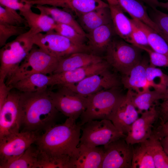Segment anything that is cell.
Listing matches in <instances>:
<instances>
[{"mask_svg": "<svg viewBox=\"0 0 168 168\" xmlns=\"http://www.w3.org/2000/svg\"><path fill=\"white\" fill-rule=\"evenodd\" d=\"M115 35L112 23L102 26L86 33V44L90 52L99 56L105 52Z\"/></svg>", "mask_w": 168, "mask_h": 168, "instance_id": "d6986e66", "label": "cell"}, {"mask_svg": "<svg viewBox=\"0 0 168 168\" xmlns=\"http://www.w3.org/2000/svg\"><path fill=\"white\" fill-rule=\"evenodd\" d=\"M54 86L57 87L56 90L49 88L48 91L56 108L68 118L76 121L86 108L87 97L65 86Z\"/></svg>", "mask_w": 168, "mask_h": 168, "instance_id": "30bf717a", "label": "cell"}, {"mask_svg": "<svg viewBox=\"0 0 168 168\" xmlns=\"http://www.w3.org/2000/svg\"><path fill=\"white\" fill-rule=\"evenodd\" d=\"M133 147L131 168H156L147 140Z\"/></svg>", "mask_w": 168, "mask_h": 168, "instance_id": "f546056e", "label": "cell"}, {"mask_svg": "<svg viewBox=\"0 0 168 168\" xmlns=\"http://www.w3.org/2000/svg\"><path fill=\"white\" fill-rule=\"evenodd\" d=\"M162 101L157 106L158 113L159 125L162 124L168 120V83Z\"/></svg>", "mask_w": 168, "mask_h": 168, "instance_id": "b9f144b4", "label": "cell"}, {"mask_svg": "<svg viewBox=\"0 0 168 168\" xmlns=\"http://www.w3.org/2000/svg\"><path fill=\"white\" fill-rule=\"evenodd\" d=\"M168 43V35L162 32L161 30L159 33Z\"/></svg>", "mask_w": 168, "mask_h": 168, "instance_id": "c3c4849f", "label": "cell"}, {"mask_svg": "<svg viewBox=\"0 0 168 168\" xmlns=\"http://www.w3.org/2000/svg\"><path fill=\"white\" fill-rule=\"evenodd\" d=\"M34 35L29 30L1 47L0 50V82H5L26 58L34 45Z\"/></svg>", "mask_w": 168, "mask_h": 168, "instance_id": "3957f363", "label": "cell"}, {"mask_svg": "<svg viewBox=\"0 0 168 168\" xmlns=\"http://www.w3.org/2000/svg\"><path fill=\"white\" fill-rule=\"evenodd\" d=\"M133 92L128 90L119 102L110 119L118 130L126 135L139 117V113L132 101Z\"/></svg>", "mask_w": 168, "mask_h": 168, "instance_id": "9a60e30c", "label": "cell"}, {"mask_svg": "<svg viewBox=\"0 0 168 168\" xmlns=\"http://www.w3.org/2000/svg\"><path fill=\"white\" fill-rule=\"evenodd\" d=\"M34 45L15 72L6 81L7 85L10 86L19 80L35 73L49 75L53 74L60 59Z\"/></svg>", "mask_w": 168, "mask_h": 168, "instance_id": "277c9868", "label": "cell"}, {"mask_svg": "<svg viewBox=\"0 0 168 168\" xmlns=\"http://www.w3.org/2000/svg\"><path fill=\"white\" fill-rule=\"evenodd\" d=\"M142 50L119 37H114L105 52V60L110 67L125 75L142 59Z\"/></svg>", "mask_w": 168, "mask_h": 168, "instance_id": "8992f818", "label": "cell"}, {"mask_svg": "<svg viewBox=\"0 0 168 168\" xmlns=\"http://www.w3.org/2000/svg\"><path fill=\"white\" fill-rule=\"evenodd\" d=\"M159 7L163 8L168 11V1L166 2H160Z\"/></svg>", "mask_w": 168, "mask_h": 168, "instance_id": "7dc6e473", "label": "cell"}, {"mask_svg": "<svg viewBox=\"0 0 168 168\" xmlns=\"http://www.w3.org/2000/svg\"><path fill=\"white\" fill-rule=\"evenodd\" d=\"M149 63L147 58H142L127 75L123 76L120 80L124 86L136 92L150 89L146 75V68Z\"/></svg>", "mask_w": 168, "mask_h": 168, "instance_id": "ffe728a7", "label": "cell"}, {"mask_svg": "<svg viewBox=\"0 0 168 168\" xmlns=\"http://www.w3.org/2000/svg\"><path fill=\"white\" fill-rule=\"evenodd\" d=\"M146 75L150 87L164 94L168 83V75L160 68L150 64L147 68Z\"/></svg>", "mask_w": 168, "mask_h": 168, "instance_id": "1f68e13d", "label": "cell"}, {"mask_svg": "<svg viewBox=\"0 0 168 168\" xmlns=\"http://www.w3.org/2000/svg\"><path fill=\"white\" fill-rule=\"evenodd\" d=\"M50 75L35 73L19 80L10 86L21 92H34L47 90Z\"/></svg>", "mask_w": 168, "mask_h": 168, "instance_id": "484cf974", "label": "cell"}, {"mask_svg": "<svg viewBox=\"0 0 168 168\" xmlns=\"http://www.w3.org/2000/svg\"><path fill=\"white\" fill-rule=\"evenodd\" d=\"M48 89L37 92H21L23 131H45L56 124L59 112Z\"/></svg>", "mask_w": 168, "mask_h": 168, "instance_id": "6da1fadb", "label": "cell"}, {"mask_svg": "<svg viewBox=\"0 0 168 168\" xmlns=\"http://www.w3.org/2000/svg\"><path fill=\"white\" fill-rule=\"evenodd\" d=\"M34 7L40 12L50 16L57 23L68 25L74 28L79 33L86 35V33L83 30L78 21L66 9H61L55 6L47 5H35Z\"/></svg>", "mask_w": 168, "mask_h": 168, "instance_id": "4316f807", "label": "cell"}, {"mask_svg": "<svg viewBox=\"0 0 168 168\" xmlns=\"http://www.w3.org/2000/svg\"><path fill=\"white\" fill-rule=\"evenodd\" d=\"M86 33L102 26L112 23L109 7L99 8L77 16Z\"/></svg>", "mask_w": 168, "mask_h": 168, "instance_id": "603a6c76", "label": "cell"}, {"mask_svg": "<svg viewBox=\"0 0 168 168\" xmlns=\"http://www.w3.org/2000/svg\"><path fill=\"white\" fill-rule=\"evenodd\" d=\"M70 158L67 155L49 156L40 151L37 168H69Z\"/></svg>", "mask_w": 168, "mask_h": 168, "instance_id": "836d02e7", "label": "cell"}, {"mask_svg": "<svg viewBox=\"0 0 168 168\" xmlns=\"http://www.w3.org/2000/svg\"><path fill=\"white\" fill-rule=\"evenodd\" d=\"M12 88L7 85L5 82H0V108L5 103L10 91Z\"/></svg>", "mask_w": 168, "mask_h": 168, "instance_id": "ee69618b", "label": "cell"}, {"mask_svg": "<svg viewBox=\"0 0 168 168\" xmlns=\"http://www.w3.org/2000/svg\"><path fill=\"white\" fill-rule=\"evenodd\" d=\"M19 13L25 18L29 30L34 35L54 30L57 23L45 14L35 13L31 8L20 12Z\"/></svg>", "mask_w": 168, "mask_h": 168, "instance_id": "d4e9b609", "label": "cell"}, {"mask_svg": "<svg viewBox=\"0 0 168 168\" xmlns=\"http://www.w3.org/2000/svg\"><path fill=\"white\" fill-rule=\"evenodd\" d=\"M81 127L82 132L79 145L90 147L103 146L126 136L108 119L91 120Z\"/></svg>", "mask_w": 168, "mask_h": 168, "instance_id": "52a82bcc", "label": "cell"}, {"mask_svg": "<svg viewBox=\"0 0 168 168\" xmlns=\"http://www.w3.org/2000/svg\"><path fill=\"white\" fill-rule=\"evenodd\" d=\"M39 132L22 130L0 140V168L18 158L35 144Z\"/></svg>", "mask_w": 168, "mask_h": 168, "instance_id": "8fae6325", "label": "cell"}, {"mask_svg": "<svg viewBox=\"0 0 168 168\" xmlns=\"http://www.w3.org/2000/svg\"><path fill=\"white\" fill-rule=\"evenodd\" d=\"M32 6L48 5L61 7L77 16L96 9L109 6L103 0H27Z\"/></svg>", "mask_w": 168, "mask_h": 168, "instance_id": "ac0fdd59", "label": "cell"}, {"mask_svg": "<svg viewBox=\"0 0 168 168\" xmlns=\"http://www.w3.org/2000/svg\"><path fill=\"white\" fill-rule=\"evenodd\" d=\"M157 105L142 112L131 126L125 138L128 144L134 145L143 142L152 135L159 121Z\"/></svg>", "mask_w": 168, "mask_h": 168, "instance_id": "5bb4252c", "label": "cell"}, {"mask_svg": "<svg viewBox=\"0 0 168 168\" xmlns=\"http://www.w3.org/2000/svg\"><path fill=\"white\" fill-rule=\"evenodd\" d=\"M103 60L100 56L91 53L77 52L60 59L54 74L72 70L96 63Z\"/></svg>", "mask_w": 168, "mask_h": 168, "instance_id": "44dd1931", "label": "cell"}, {"mask_svg": "<svg viewBox=\"0 0 168 168\" xmlns=\"http://www.w3.org/2000/svg\"><path fill=\"white\" fill-rule=\"evenodd\" d=\"M143 3H145L152 9L157 8L159 7V2L158 0H138Z\"/></svg>", "mask_w": 168, "mask_h": 168, "instance_id": "f6af8a7d", "label": "cell"}, {"mask_svg": "<svg viewBox=\"0 0 168 168\" xmlns=\"http://www.w3.org/2000/svg\"><path fill=\"white\" fill-rule=\"evenodd\" d=\"M165 151L168 155V135L158 138Z\"/></svg>", "mask_w": 168, "mask_h": 168, "instance_id": "bcb514c9", "label": "cell"}, {"mask_svg": "<svg viewBox=\"0 0 168 168\" xmlns=\"http://www.w3.org/2000/svg\"><path fill=\"white\" fill-rule=\"evenodd\" d=\"M0 5L22 12L31 8L33 6L27 0H0Z\"/></svg>", "mask_w": 168, "mask_h": 168, "instance_id": "60d3db41", "label": "cell"}, {"mask_svg": "<svg viewBox=\"0 0 168 168\" xmlns=\"http://www.w3.org/2000/svg\"><path fill=\"white\" fill-rule=\"evenodd\" d=\"M147 140L156 168H168V155L159 139L152 136Z\"/></svg>", "mask_w": 168, "mask_h": 168, "instance_id": "d6a6232c", "label": "cell"}, {"mask_svg": "<svg viewBox=\"0 0 168 168\" xmlns=\"http://www.w3.org/2000/svg\"><path fill=\"white\" fill-rule=\"evenodd\" d=\"M33 41L34 45L60 59L76 53H91L87 44L75 42L54 30L37 34L34 36Z\"/></svg>", "mask_w": 168, "mask_h": 168, "instance_id": "ba28073f", "label": "cell"}, {"mask_svg": "<svg viewBox=\"0 0 168 168\" xmlns=\"http://www.w3.org/2000/svg\"><path fill=\"white\" fill-rule=\"evenodd\" d=\"M112 24L116 35L129 43L132 30L130 19L124 14V11L116 3L108 1Z\"/></svg>", "mask_w": 168, "mask_h": 168, "instance_id": "7402d4cb", "label": "cell"}, {"mask_svg": "<svg viewBox=\"0 0 168 168\" xmlns=\"http://www.w3.org/2000/svg\"><path fill=\"white\" fill-rule=\"evenodd\" d=\"M168 135V120L164 124L156 126L152 136L158 139Z\"/></svg>", "mask_w": 168, "mask_h": 168, "instance_id": "7bdbcfd3", "label": "cell"}, {"mask_svg": "<svg viewBox=\"0 0 168 168\" xmlns=\"http://www.w3.org/2000/svg\"><path fill=\"white\" fill-rule=\"evenodd\" d=\"M136 46L148 54L150 65L156 67H168V56L156 52L150 47L141 46Z\"/></svg>", "mask_w": 168, "mask_h": 168, "instance_id": "74e56055", "label": "cell"}, {"mask_svg": "<svg viewBox=\"0 0 168 168\" xmlns=\"http://www.w3.org/2000/svg\"><path fill=\"white\" fill-rule=\"evenodd\" d=\"M104 155L103 146L90 147L78 145L70 157L69 168H100Z\"/></svg>", "mask_w": 168, "mask_h": 168, "instance_id": "e0dca14e", "label": "cell"}, {"mask_svg": "<svg viewBox=\"0 0 168 168\" xmlns=\"http://www.w3.org/2000/svg\"><path fill=\"white\" fill-rule=\"evenodd\" d=\"M125 138L103 146L104 155L100 168H131L133 145Z\"/></svg>", "mask_w": 168, "mask_h": 168, "instance_id": "4fadbf2b", "label": "cell"}, {"mask_svg": "<svg viewBox=\"0 0 168 168\" xmlns=\"http://www.w3.org/2000/svg\"><path fill=\"white\" fill-rule=\"evenodd\" d=\"M119 87L102 91L87 97L86 108L80 117L81 126L92 120H110L119 100L124 95Z\"/></svg>", "mask_w": 168, "mask_h": 168, "instance_id": "5b68a950", "label": "cell"}, {"mask_svg": "<svg viewBox=\"0 0 168 168\" xmlns=\"http://www.w3.org/2000/svg\"><path fill=\"white\" fill-rule=\"evenodd\" d=\"M145 34L149 47L154 51L168 56V43L158 33L140 20L131 18Z\"/></svg>", "mask_w": 168, "mask_h": 168, "instance_id": "f1b7e54d", "label": "cell"}, {"mask_svg": "<svg viewBox=\"0 0 168 168\" xmlns=\"http://www.w3.org/2000/svg\"><path fill=\"white\" fill-rule=\"evenodd\" d=\"M0 23L28 26L25 18L16 10L1 5L0 6Z\"/></svg>", "mask_w": 168, "mask_h": 168, "instance_id": "e575fe53", "label": "cell"}, {"mask_svg": "<svg viewBox=\"0 0 168 168\" xmlns=\"http://www.w3.org/2000/svg\"><path fill=\"white\" fill-rule=\"evenodd\" d=\"M32 145L18 158L3 168H37L40 151Z\"/></svg>", "mask_w": 168, "mask_h": 168, "instance_id": "4dcf8cb0", "label": "cell"}, {"mask_svg": "<svg viewBox=\"0 0 168 168\" xmlns=\"http://www.w3.org/2000/svg\"><path fill=\"white\" fill-rule=\"evenodd\" d=\"M110 65L105 60L76 69L50 75L49 87L75 84L90 76L108 69Z\"/></svg>", "mask_w": 168, "mask_h": 168, "instance_id": "2e32d148", "label": "cell"}, {"mask_svg": "<svg viewBox=\"0 0 168 168\" xmlns=\"http://www.w3.org/2000/svg\"><path fill=\"white\" fill-rule=\"evenodd\" d=\"M130 19L132 23V30L129 43L136 46L149 47L145 33L133 22L131 19Z\"/></svg>", "mask_w": 168, "mask_h": 168, "instance_id": "ab89813d", "label": "cell"}, {"mask_svg": "<svg viewBox=\"0 0 168 168\" xmlns=\"http://www.w3.org/2000/svg\"><path fill=\"white\" fill-rule=\"evenodd\" d=\"M121 84V80L108 69L90 76L78 82L64 86L87 97L102 91L119 87Z\"/></svg>", "mask_w": 168, "mask_h": 168, "instance_id": "7c38bea8", "label": "cell"}, {"mask_svg": "<svg viewBox=\"0 0 168 168\" xmlns=\"http://www.w3.org/2000/svg\"><path fill=\"white\" fill-rule=\"evenodd\" d=\"M54 30L72 41L81 44H86V35L79 33L70 25L57 23Z\"/></svg>", "mask_w": 168, "mask_h": 168, "instance_id": "d590c367", "label": "cell"}, {"mask_svg": "<svg viewBox=\"0 0 168 168\" xmlns=\"http://www.w3.org/2000/svg\"><path fill=\"white\" fill-rule=\"evenodd\" d=\"M164 94L154 90L150 89L136 92H133V102L139 114L148 110L154 105H157V102L162 100Z\"/></svg>", "mask_w": 168, "mask_h": 168, "instance_id": "83f0119b", "label": "cell"}, {"mask_svg": "<svg viewBox=\"0 0 168 168\" xmlns=\"http://www.w3.org/2000/svg\"><path fill=\"white\" fill-rule=\"evenodd\" d=\"M152 9L150 17L162 32L168 35V14L157 8Z\"/></svg>", "mask_w": 168, "mask_h": 168, "instance_id": "f35d334b", "label": "cell"}, {"mask_svg": "<svg viewBox=\"0 0 168 168\" xmlns=\"http://www.w3.org/2000/svg\"><path fill=\"white\" fill-rule=\"evenodd\" d=\"M29 27L25 26H14L0 23V46L2 47L7 43L11 37L17 36L27 31Z\"/></svg>", "mask_w": 168, "mask_h": 168, "instance_id": "8d00e7d4", "label": "cell"}, {"mask_svg": "<svg viewBox=\"0 0 168 168\" xmlns=\"http://www.w3.org/2000/svg\"><path fill=\"white\" fill-rule=\"evenodd\" d=\"M112 1L117 4L124 12L128 13L132 18L141 21L158 33L160 29L152 21L148 14L143 3L138 0H105Z\"/></svg>", "mask_w": 168, "mask_h": 168, "instance_id": "cb8c5ba5", "label": "cell"}, {"mask_svg": "<svg viewBox=\"0 0 168 168\" xmlns=\"http://www.w3.org/2000/svg\"><path fill=\"white\" fill-rule=\"evenodd\" d=\"M21 92L12 88L0 108V140L20 131L22 126Z\"/></svg>", "mask_w": 168, "mask_h": 168, "instance_id": "9c48e42d", "label": "cell"}, {"mask_svg": "<svg viewBox=\"0 0 168 168\" xmlns=\"http://www.w3.org/2000/svg\"><path fill=\"white\" fill-rule=\"evenodd\" d=\"M81 127L76 120L68 118L63 123L55 124L40 134L35 144L48 156L70 157L79 144Z\"/></svg>", "mask_w": 168, "mask_h": 168, "instance_id": "7a4b0ae2", "label": "cell"}]
</instances>
